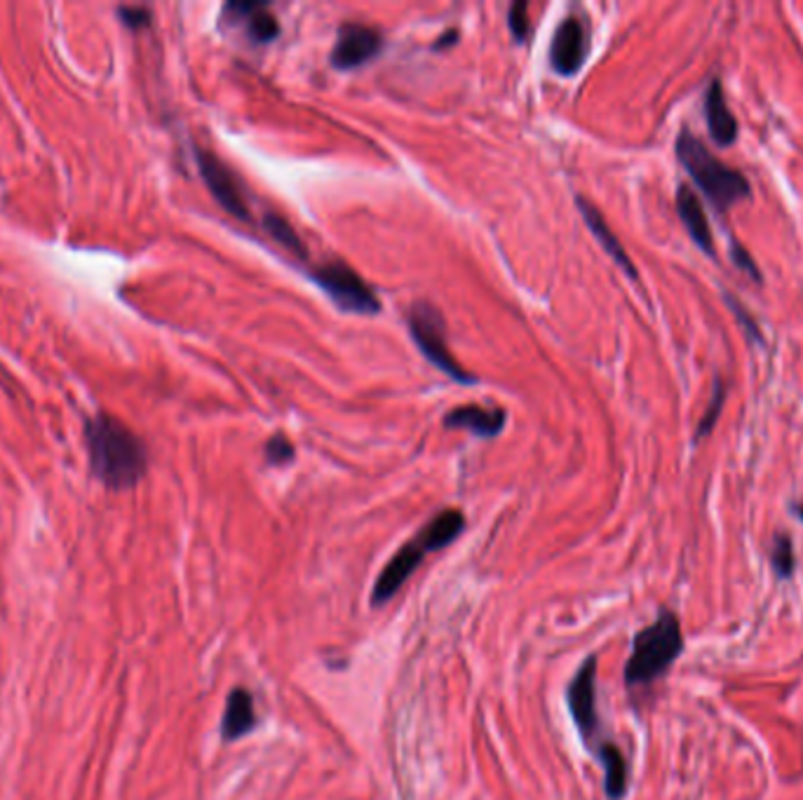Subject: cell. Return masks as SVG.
Returning <instances> with one entry per match:
<instances>
[{
	"label": "cell",
	"instance_id": "1",
	"mask_svg": "<svg viewBox=\"0 0 803 800\" xmlns=\"http://www.w3.org/2000/svg\"><path fill=\"white\" fill-rule=\"evenodd\" d=\"M92 475L113 491H125L144 479L148 456L144 442L109 413H97L85 427Z\"/></svg>",
	"mask_w": 803,
	"mask_h": 800
},
{
	"label": "cell",
	"instance_id": "2",
	"mask_svg": "<svg viewBox=\"0 0 803 800\" xmlns=\"http://www.w3.org/2000/svg\"><path fill=\"white\" fill-rule=\"evenodd\" d=\"M463 529H465V516L461 510H444L438 516H432L424 526V531H418L414 535V541L402 545L395 552L393 559L383 566L372 589V605L388 603L402 589V585L414 576L416 568L424 564L426 556L430 552H440L449 547L463 533Z\"/></svg>",
	"mask_w": 803,
	"mask_h": 800
},
{
	"label": "cell",
	"instance_id": "3",
	"mask_svg": "<svg viewBox=\"0 0 803 800\" xmlns=\"http://www.w3.org/2000/svg\"><path fill=\"white\" fill-rule=\"evenodd\" d=\"M676 158L686 167L693 177L695 186L703 190L707 200L717 207L719 212H726L740 200L752 196V188L745 174L736 167H728L714 155L701 138L684 130L676 138Z\"/></svg>",
	"mask_w": 803,
	"mask_h": 800
},
{
	"label": "cell",
	"instance_id": "4",
	"mask_svg": "<svg viewBox=\"0 0 803 800\" xmlns=\"http://www.w3.org/2000/svg\"><path fill=\"white\" fill-rule=\"evenodd\" d=\"M682 648L684 636L679 618L670 611H662L656 622L644 627L632 641V653L625 665L627 688H646L658 681L682 655Z\"/></svg>",
	"mask_w": 803,
	"mask_h": 800
},
{
	"label": "cell",
	"instance_id": "5",
	"mask_svg": "<svg viewBox=\"0 0 803 800\" xmlns=\"http://www.w3.org/2000/svg\"><path fill=\"white\" fill-rule=\"evenodd\" d=\"M409 332L416 341L418 351H421L435 367L440 371L449 374L453 380L465 382V386H473L477 378L468 374L461 364L453 359L449 345H447V329L442 312L428 301H416L409 310Z\"/></svg>",
	"mask_w": 803,
	"mask_h": 800
},
{
	"label": "cell",
	"instance_id": "6",
	"mask_svg": "<svg viewBox=\"0 0 803 800\" xmlns=\"http://www.w3.org/2000/svg\"><path fill=\"white\" fill-rule=\"evenodd\" d=\"M316 280L341 310L355 312V315H376L381 310L378 296L366 285L362 277L343 260H327L310 270Z\"/></svg>",
	"mask_w": 803,
	"mask_h": 800
},
{
	"label": "cell",
	"instance_id": "7",
	"mask_svg": "<svg viewBox=\"0 0 803 800\" xmlns=\"http://www.w3.org/2000/svg\"><path fill=\"white\" fill-rule=\"evenodd\" d=\"M566 702L571 719L579 727L581 737L587 746L595 749L597 730H600V714H597V657L590 655L581 669L571 678L566 690Z\"/></svg>",
	"mask_w": 803,
	"mask_h": 800
},
{
	"label": "cell",
	"instance_id": "8",
	"mask_svg": "<svg viewBox=\"0 0 803 800\" xmlns=\"http://www.w3.org/2000/svg\"><path fill=\"white\" fill-rule=\"evenodd\" d=\"M196 163L198 169L202 174V179L209 188V193L215 196V200L223 207L226 212L233 214L235 219L250 221V204L248 198L242 193V186L238 184L235 174L231 171V167L221 163L215 153L196 148Z\"/></svg>",
	"mask_w": 803,
	"mask_h": 800
},
{
	"label": "cell",
	"instance_id": "9",
	"mask_svg": "<svg viewBox=\"0 0 803 800\" xmlns=\"http://www.w3.org/2000/svg\"><path fill=\"white\" fill-rule=\"evenodd\" d=\"M383 47V36L366 24L348 22L339 29V36L331 49V64L339 71H351L366 62H372Z\"/></svg>",
	"mask_w": 803,
	"mask_h": 800
},
{
	"label": "cell",
	"instance_id": "10",
	"mask_svg": "<svg viewBox=\"0 0 803 800\" xmlns=\"http://www.w3.org/2000/svg\"><path fill=\"white\" fill-rule=\"evenodd\" d=\"M587 57V31L579 16H566L557 26L550 45V64L560 76H575Z\"/></svg>",
	"mask_w": 803,
	"mask_h": 800
},
{
	"label": "cell",
	"instance_id": "11",
	"mask_svg": "<svg viewBox=\"0 0 803 800\" xmlns=\"http://www.w3.org/2000/svg\"><path fill=\"white\" fill-rule=\"evenodd\" d=\"M223 20L244 24L254 43H271L280 33V24L266 3H229L223 8Z\"/></svg>",
	"mask_w": 803,
	"mask_h": 800
},
{
	"label": "cell",
	"instance_id": "12",
	"mask_svg": "<svg viewBox=\"0 0 803 800\" xmlns=\"http://www.w3.org/2000/svg\"><path fill=\"white\" fill-rule=\"evenodd\" d=\"M676 212H679V216H682L686 231L693 237L695 245L701 247L705 254H714V240H712L705 207H703L701 198L695 196V190L686 184L679 186V190H676Z\"/></svg>",
	"mask_w": 803,
	"mask_h": 800
},
{
	"label": "cell",
	"instance_id": "13",
	"mask_svg": "<svg viewBox=\"0 0 803 800\" xmlns=\"http://www.w3.org/2000/svg\"><path fill=\"white\" fill-rule=\"evenodd\" d=\"M705 118H707L710 134L719 146H730L733 142H736V138H738V120L728 109L719 80H712V85L707 87Z\"/></svg>",
	"mask_w": 803,
	"mask_h": 800
},
{
	"label": "cell",
	"instance_id": "14",
	"mask_svg": "<svg viewBox=\"0 0 803 800\" xmlns=\"http://www.w3.org/2000/svg\"><path fill=\"white\" fill-rule=\"evenodd\" d=\"M256 725V711H254V698L244 690L235 688L229 700H226L223 719H221V737L223 742H238L248 733H252Z\"/></svg>",
	"mask_w": 803,
	"mask_h": 800
},
{
	"label": "cell",
	"instance_id": "15",
	"mask_svg": "<svg viewBox=\"0 0 803 800\" xmlns=\"http://www.w3.org/2000/svg\"><path fill=\"white\" fill-rule=\"evenodd\" d=\"M447 427H459V430H470L477 437H496V434L503 430L505 425V411L503 409H486V407H477V404H468V407H459L447 413L444 419Z\"/></svg>",
	"mask_w": 803,
	"mask_h": 800
},
{
	"label": "cell",
	"instance_id": "16",
	"mask_svg": "<svg viewBox=\"0 0 803 800\" xmlns=\"http://www.w3.org/2000/svg\"><path fill=\"white\" fill-rule=\"evenodd\" d=\"M579 210H581V214H583V219H585V223H587V229H590L592 233H595V237L602 242V247L608 252V256L614 258L616 264H618V266H620L627 275H630V277H637V270H635V266H632L630 256H627V252L623 249L620 240L614 235V231L608 229V223H606V219L602 216V212L597 210V207L592 204V202H587L585 198H579Z\"/></svg>",
	"mask_w": 803,
	"mask_h": 800
},
{
	"label": "cell",
	"instance_id": "17",
	"mask_svg": "<svg viewBox=\"0 0 803 800\" xmlns=\"http://www.w3.org/2000/svg\"><path fill=\"white\" fill-rule=\"evenodd\" d=\"M604 768V791L608 800H620L627 791V760L616 744L602 742L595 749Z\"/></svg>",
	"mask_w": 803,
	"mask_h": 800
},
{
	"label": "cell",
	"instance_id": "18",
	"mask_svg": "<svg viewBox=\"0 0 803 800\" xmlns=\"http://www.w3.org/2000/svg\"><path fill=\"white\" fill-rule=\"evenodd\" d=\"M264 225H266V231L273 235L275 242H280L283 247H287L292 254H296L299 258H306L304 242H301L299 235L294 233L289 221H285L283 216H277V214H266Z\"/></svg>",
	"mask_w": 803,
	"mask_h": 800
},
{
	"label": "cell",
	"instance_id": "19",
	"mask_svg": "<svg viewBox=\"0 0 803 800\" xmlns=\"http://www.w3.org/2000/svg\"><path fill=\"white\" fill-rule=\"evenodd\" d=\"M771 566L778 573V578H790L794 570V547L790 535L778 533L771 545Z\"/></svg>",
	"mask_w": 803,
	"mask_h": 800
},
{
	"label": "cell",
	"instance_id": "20",
	"mask_svg": "<svg viewBox=\"0 0 803 800\" xmlns=\"http://www.w3.org/2000/svg\"><path fill=\"white\" fill-rule=\"evenodd\" d=\"M724 402H726V388H724V380H722V378H717V380H714V395H712V404L707 407V411H705V415H703V421H701V425H697V434H695V437H697V440H703V437H707V434L712 432L714 423H717V419H719V411H722Z\"/></svg>",
	"mask_w": 803,
	"mask_h": 800
},
{
	"label": "cell",
	"instance_id": "21",
	"mask_svg": "<svg viewBox=\"0 0 803 800\" xmlns=\"http://www.w3.org/2000/svg\"><path fill=\"white\" fill-rule=\"evenodd\" d=\"M266 458L271 465H285L294 458V446L285 434H275L266 444Z\"/></svg>",
	"mask_w": 803,
	"mask_h": 800
},
{
	"label": "cell",
	"instance_id": "22",
	"mask_svg": "<svg viewBox=\"0 0 803 800\" xmlns=\"http://www.w3.org/2000/svg\"><path fill=\"white\" fill-rule=\"evenodd\" d=\"M508 24H510L513 36L517 41L527 38V33H529V5L527 3H515L508 12Z\"/></svg>",
	"mask_w": 803,
	"mask_h": 800
},
{
	"label": "cell",
	"instance_id": "23",
	"mask_svg": "<svg viewBox=\"0 0 803 800\" xmlns=\"http://www.w3.org/2000/svg\"><path fill=\"white\" fill-rule=\"evenodd\" d=\"M120 22L130 29H144L151 24V10L139 8V5H122L118 8Z\"/></svg>",
	"mask_w": 803,
	"mask_h": 800
},
{
	"label": "cell",
	"instance_id": "24",
	"mask_svg": "<svg viewBox=\"0 0 803 800\" xmlns=\"http://www.w3.org/2000/svg\"><path fill=\"white\" fill-rule=\"evenodd\" d=\"M728 305H730V308H733V312H736V315L740 318V324L747 329V336H752V341H761V334H759V329H757L755 320H752V318H747V312H745V308L738 303L736 296H728Z\"/></svg>",
	"mask_w": 803,
	"mask_h": 800
},
{
	"label": "cell",
	"instance_id": "25",
	"mask_svg": "<svg viewBox=\"0 0 803 800\" xmlns=\"http://www.w3.org/2000/svg\"><path fill=\"white\" fill-rule=\"evenodd\" d=\"M733 256H736V264L745 270V273H752L755 277H757V280H759V270H757V266H755V260H752V256H749L747 252H743L738 245L736 247H733Z\"/></svg>",
	"mask_w": 803,
	"mask_h": 800
}]
</instances>
